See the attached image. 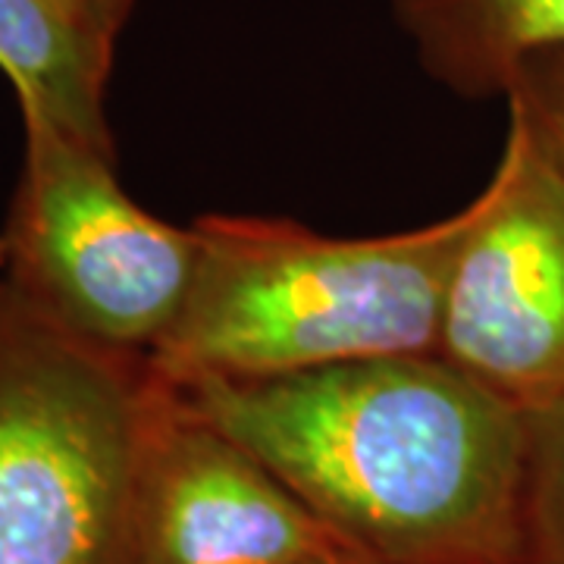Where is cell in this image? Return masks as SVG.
<instances>
[{"label": "cell", "instance_id": "1", "mask_svg": "<svg viewBox=\"0 0 564 564\" xmlns=\"http://www.w3.org/2000/svg\"><path fill=\"white\" fill-rule=\"evenodd\" d=\"M173 389L377 562L524 564L527 411L440 355Z\"/></svg>", "mask_w": 564, "mask_h": 564}, {"label": "cell", "instance_id": "2", "mask_svg": "<svg viewBox=\"0 0 564 564\" xmlns=\"http://www.w3.org/2000/svg\"><path fill=\"white\" fill-rule=\"evenodd\" d=\"M474 202L408 232L339 239L302 223L202 217L198 270L148 364L163 383L267 380L380 355H436Z\"/></svg>", "mask_w": 564, "mask_h": 564}, {"label": "cell", "instance_id": "3", "mask_svg": "<svg viewBox=\"0 0 564 564\" xmlns=\"http://www.w3.org/2000/svg\"><path fill=\"white\" fill-rule=\"evenodd\" d=\"M161 380L0 280V564H129Z\"/></svg>", "mask_w": 564, "mask_h": 564}, {"label": "cell", "instance_id": "4", "mask_svg": "<svg viewBox=\"0 0 564 564\" xmlns=\"http://www.w3.org/2000/svg\"><path fill=\"white\" fill-rule=\"evenodd\" d=\"M195 270V229L132 202L113 151L25 122L0 280L82 339L148 358L180 321Z\"/></svg>", "mask_w": 564, "mask_h": 564}, {"label": "cell", "instance_id": "5", "mask_svg": "<svg viewBox=\"0 0 564 564\" xmlns=\"http://www.w3.org/2000/svg\"><path fill=\"white\" fill-rule=\"evenodd\" d=\"M436 355L524 411L564 395V182L521 122L474 198Z\"/></svg>", "mask_w": 564, "mask_h": 564}, {"label": "cell", "instance_id": "6", "mask_svg": "<svg viewBox=\"0 0 564 564\" xmlns=\"http://www.w3.org/2000/svg\"><path fill=\"white\" fill-rule=\"evenodd\" d=\"M343 549L258 455L161 380L129 564H304Z\"/></svg>", "mask_w": 564, "mask_h": 564}, {"label": "cell", "instance_id": "7", "mask_svg": "<svg viewBox=\"0 0 564 564\" xmlns=\"http://www.w3.org/2000/svg\"><path fill=\"white\" fill-rule=\"evenodd\" d=\"M421 69L458 98H505L518 63L564 47V0H392Z\"/></svg>", "mask_w": 564, "mask_h": 564}, {"label": "cell", "instance_id": "8", "mask_svg": "<svg viewBox=\"0 0 564 564\" xmlns=\"http://www.w3.org/2000/svg\"><path fill=\"white\" fill-rule=\"evenodd\" d=\"M113 54L73 29L47 0H0V69L22 107V122H44L113 151L107 76Z\"/></svg>", "mask_w": 564, "mask_h": 564}, {"label": "cell", "instance_id": "9", "mask_svg": "<svg viewBox=\"0 0 564 564\" xmlns=\"http://www.w3.org/2000/svg\"><path fill=\"white\" fill-rule=\"evenodd\" d=\"M524 564H564V395L527 411Z\"/></svg>", "mask_w": 564, "mask_h": 564}, {"label": "cell", "instance_id": "10", "mask_svg": "<svg viewBox=\"0 0 564 564\" xmlns=\"http://www.w3.org/2000/svg\"><path fill=\"white\" fill-rule=\"evenodd\" d=\"M508 120L521 122L564 182V47H545L518 63L505 85Z\"/></svg>", "mask_w": 564, "mask_h": 564}, {"label": "cell", "instance_id": "11", "mask_svg": "<svg viewBox=\"0 0 564 564\" xmlns=\"http://www.w3.org/2000/svg\"><path fill=\"white\" fill-rule=\"evenodd\" d=\"M63 20L79 29L88 41L113 54L120 29L129 20L132 0H47Z\"/></svg>", "mask_w": 564, "mask_h": 564}, {"label": "cell", "instance_id": "12", "mask_svg": "<svg viewBox=\"0 0 564 564\" xmlns=\"http://www.w3.org/2000/svg\"><path fill=\"white\" fill-rule=\"evenodd\" d=\"M304 564H386V562H377V558L364 555V552H358V549H343V552L321 555V558H314V562H304Z\"/></svg>", "mask_w": 564, "mask_h": 564}]
</instances>
